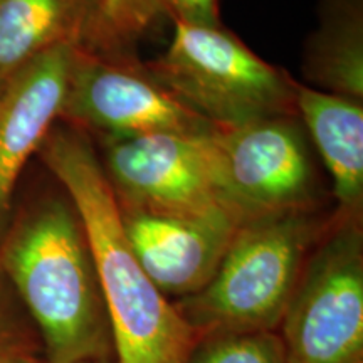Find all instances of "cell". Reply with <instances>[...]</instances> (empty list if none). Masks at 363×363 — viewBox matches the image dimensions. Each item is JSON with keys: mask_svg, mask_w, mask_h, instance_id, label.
Listing matches in <instances>:
<instances>
[{"mask_svg": "<svg viewBox=\"0 0 363 363\" xmlns=\"http://www.w3.org/2000/svg\"><path fill=\"white\" fill-rule=\"evenodd\" d=\"M88 238L110 321L115 363H187L202 337L158 291L131 252L120 208L84 131L52 126L38 150Z\"/></svg>", "mask_w": 363, "mask_h": 363, "instance_id": "6da1fadb", "label": "cell"}, {"mask_svg": "<svg viewBox=\"0 0 363 363\" xmlns=\"http://www.w3.org/2000/svg\"><path fill=\"white\" fill-rule=\"evenodd\" d=\"M0 272L48 363L115 360L93 254L69 199L26 208L0 239Z\"/></svg>", "mask_w": 363, "mask_h": 363, "instance_id": "7a4b0ae2", "label": "cell"}, {"mask_svg": "<svg viewBox=\"0 0 363 363\" xmlns=\"http://www.w3.org/2000/svg\"><path fill=\"white\" fill-rule=\"evenodd\" d=\"M330 220L331 216L306 208L242 222L212 279L174 306L201 335L278 331L308 256Z\"/></svg>", "mask_w": 363, "mask_h": 363, "instance_id": "3957f363", "label": "cell"}, {"mask_svg": "<svg viewBox=\"0 0 363 363\" xmlns=\"http://www.w3.org/2000/svg\"><path fill=\"white\" fill-rule=\"evenodd\" d=\"M147 71L217 130L296 113V83L222 27L175 21L169 49Z\"/></svg>", "mask_w": 363, "mask_h": 363, "instance_id": "277c9868", "label": "cell"}, {"mask_svg": "<svg viewBox=\"0 0 363 363\" xmlns=\"http://www.w3.org/2000/svg\"><path fill=\"white\" fill-rule=\"evenodd\" d=\"M278 333L289 363L363 360L362 216H331L308 256Z\"/></svg>", "mask_w": 363, "mask_h": 363, "instance_id": "5b68a950", "label": "cell"}, {"mask_svg": "<svg viewBox=\"0 0 363 363\" xmlns=\"http://www.w3.org/2000/svg\"><path fill=\"white\" fill-rule=\"evenodd\" d=\"M99 162L118 206L177 216L229 211L222 202L212 133L104 136Z\"/></svg>", "mask_w": 363, "mask_h": 363, "instance_id": "8992f818", "label": "cell"}, {"mask_svg": "<svg viewBox=\"0 0 363 363\" xmlns=\"http://www.w3.org/2000/svg\"><path fill=\"white\" fill-rule=\"evenodd\" d=\"M222 202L240 222L316 208L315 175L291 116L212 133Z\"/></svg>", "mask_w": 363, "mask_h": 363, "instance_id": "52a82bcc", "label": "cell"}, {"mask_svg": "<svg viewBox=\"0 0 363 363\" xmlns=\"http://www.w3.org/2000/svg\"><path fill=\"white\" fill-rule=\"evenodd\" d=\"M61 118L104 136L208 135L217 130L128 57L76 52Z\"/></svg>", "mask_w": 363, "mask_h": 363, "instance_id": "ba28073f", "label": "cell"}, {"mask_svg": "<svg viewBox=\"0 0 363 363\" xmlns=\"http://www.w3.org/2000/svg\"><path fill=\"white\" fill-rule=\"evenodd\" d=\"M118 208L131 252L172 303L199 293L212 279L242 224L229 211L177 216Z\"/></svg>", "mask_w": 363, "mask_h": 363, "instance_id": "9c48e42d", "label": "cell"}, {"mask_svg": "<svg viewBox=\"0 0 363 363\" xmlns=\"http://www.w3.org/2000/svg\"><path fill=\"white\" fill-rule=\"evenodd\" d=\"M78 51L71 45L51 49L7 74L0 86V239L26 162L61 118Z\"/></svg>", "mask_w": 363, "mask_h": 363, "instance_id": "30bf717a", "label": "cell"}, {"mask_svg": "<svg viewBox=\"0 0 363 363\" xmlns=\"http://www.w3.org/2000/svg\"><path fill=\"white\" fill-rule=\"evenodd\" d=\"M61 45L123 57L96 0H0V78Z\"/></svg>", "mask_w": 363, "mask_h": 363, "instance_id": "8fae6325", "label": "cell"}, {"mask_svg": "<svg viewBox=\"0 0 363 363\" xmlns=\"http://www.w3.org/2000/svg\"><path fill=\"white\" fill-rule=\"evenodd\" d=\"M363 101L294 84V108L301 115L333 179L337 214L362 216Z\"/></svg>", "mask_w": 363, "mask_h": 363, "instance_id": "7c38bea8", "label": "cell"}, {"mask_svg": "<svg viewBox=\"0 0 363 363\" xmlns=\"http://www.w3.org/2000/svg\"><path fill=\"white\" fill-rule=\"evenodd\" d=\"M308 71L326 93L363 101L362 0H323L321 24L308 52Z\"/></svg>", "mask_w": 363, "mask_h": 363, "instance_id": "4fadbf2b", "label": "cell"}, {"mask_svg": "<svg viewBox=\"0 0 363 363\" xmlns=\"http://www.w3.org/2000/svg\"><path fill=\"white\" fill-rule=\"evenodd\" d=\"M187 363H289L274 330L214 331L199 338Z\"/></svg>", "mask_w": 363, "mask_h": 363, "instance_id": "5bb4252c", "label": "cell"}, {"mask_svg": "<svg viewBox=\"0 0 363 363\" xmlns=\"http://www.w3.org/2000/svg\"><path fill=\"white\" fill-rule=\"evenodd\" d=\"M104 26L121 48L170 16L163 0H96Z\"/></svg>", "mask_w": 363, "mask_h": 363, "instance_id": "9a60e30c", "label": "cell"}, {"mask_svg": "<svg viewBox=\"0 0 363 363\" xmlns=\"http://www.w3.org/2000/svg\"><path fill=\"white\" fill-rule=\"evenodd\" d=\"M34 342L39 343L38 335L0 272V348Z\"/></svg>", "mask_w": 363, "mask_h": 363, "instance_id": "2e32d148", "label": "cell"}, {"mask_svg": "<svg viewBox=\"0 0 363 363\" xmlns=\"http://www.w3.org/2000/svg\"><path fill=\"white\" fill-rule=\"evenodd\" d=\"M174 21L192 26L220 27L217 0H163Z\"/></svg>", "mask_w": 363, "mask_h": 363, "instance_id": "e0dca14e", "label": "cell"}, {"mask_svg": "<svg viewBox=\"0 0 363 363\" xmlns=\"http://www.w3.org/2000/svg\"><path fill=\"white\" fill-rule=\"evenodd\" d=\"M0 363H48L40 350V345L19 343L12 347L0 348Z\"/></svg>", "mask_w": 363, "mask_h": 363, "instance_id": "ac0fdd59", "label": "cell"}, {"mask_svg": "<svg viewBox=\"0 0 363 363\" xmlns=\"http://www.w3.org/2000/svg\"><path fill=\"white\" fill-rule=\"evenodd\" d=\"M79 363H115V360H91V362H79Z\"/></svg>", "mask_w": 363, "mask_h": 363, "instance_id": "d6986e66", "label": "cell"}, {"mask_svg": "<svg viewBox=\"0 0 363 363\" xmlns=\"http://www.w3.org/2000/svg\"><path fill=\"white\" fill-rule=\"evenodd\" d=\"M2 83H4V78H0V86H2Z\"/></svg>", "mask_w": 363, "mask_h": 363, "instance_id": "ffe728a7", "label": "cell"}, {"mask_svg": "<svg viewBox=\"0 0 363 363\" xmlns=\"http://www.w3.org/2000/svg\"><path fill=\"white\" fill-rule=\"evenodd\" d=\"M353 363H363V360H360V362H353Z\"/></svg>", "mask_w": 363, "mask_h": 363, "instance_id": "44dd1931", "label": "cell"}]
</instances>
